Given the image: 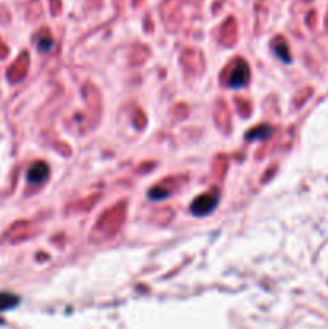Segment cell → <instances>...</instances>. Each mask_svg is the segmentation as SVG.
Listing matches in <instances>:
<instances>
[{
    "instance_id": "1",
    "label": "cell",
    "mask_w": 328,
    "mask_h": 329,
    "mask_svg": "<svg viewBox=\"0 0 328 329\" xmlns=\"http://www.w3.org/2000/svg\"><path fill=\"white\" fill-rule=\"evenodd\" d=\"M248 80H250V68L243 59H238V63L233 68L232 76L229 79V85L232 88H240L248 84Z\"/></svg>"
},
{
    "instance_id": "2",
    "label": "cell",
    "mask_w": 328,
    "mask_h": 329,
    "mask_svg": "<svg viewBox=\"0 0 328 329\" xmlns=\"http://www.w3.org/2000/svg\"><path fill=\"white\" fill-rule=\"evenodd\" d=\"M217 199L212 196V194H204V196H200L197 201L193 202L192 205V211L198 215H204V214H209L214 207H216Z\"/></svg>"
},
{
    "instance_id": "3",
    "label": "cell",
    "mask_w": 328,
    "mask_h": 329,
    "mask_svg": "<svg viewBox=\"0 0 328 329\" xmlns=\"http://www.w3.org/2000/svg\"><path fill=\"white\" fill-rule=\"evenodd\" d=\"M48 166L45 162H36L28 172V180L31 183H42L48 177Z\"/></svg>"
},
{
    "instance_id": "4",
    "label": "cell",
    "mask_w": 328,
    "mask_h": 329,
    "mask_svg": "<svg viewBox=\"0 0 328 329\" xmlns=\"http://www.w3.org/2000/svg\"><path fill=\"white\" fill-rule=\"evenodd\" d=\"M18 302V297L12 294H0V310H5V308L13 307Z\"/></svg>"
}]
</instances>
